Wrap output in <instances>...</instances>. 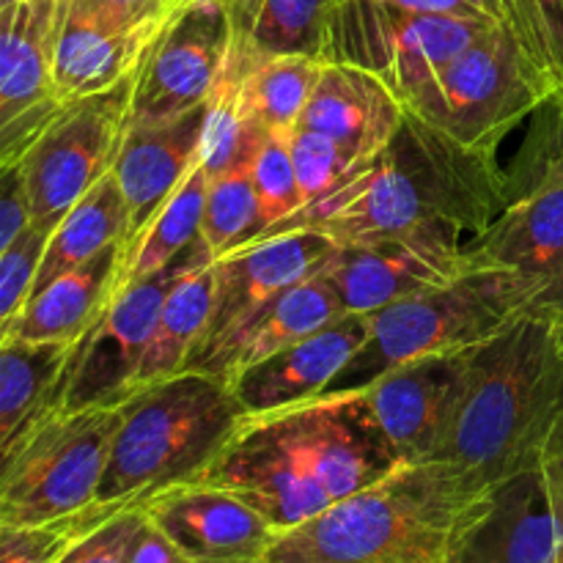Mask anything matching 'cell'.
<instances>
[{
    "label": "cell",
    "instance_id": "6da1fadb",
    "mask_svg": "<svg viewBox=\"0 0 563 563\" xmlns=\"http://www.w3.org/2000/svg\"><path fill=\"white\" fill-rule=\"evenodd\" d=\"M401 465L366 390H344L242 416L234 438L196 482L231 489L286 533Z\"/></svg>",
    "mask_w": 563,
    "mask_h": 563
},
{
    "label": "cell",
    "instance_id": "7a4b0ae2",
    "mask_svg": "<svg viewBox=\"0 0 563 563\" xmlns=\"http://www.w3.org/2000/svg\"><path fill=\"white\" fill-rule=\"evenodd\" d=\"M506 198L509 181L493 152L462 146L407 110L388 146L357 165L344 185L253 240L317 231L335 245H366L438 229L473 240Z\"/></svg>",
    "mask_w": 563,
    "mask_h": 563
},
{
    "label": "cell",
    "instance_id": "3957f363",
    "mask_svg": "<svg viewBox=\"0 0 563 563\" xmlns=\"http://www.w3.org/2000/svg\"><path fill=\"white\" fill-rule=\"evenodd\" d=\"M563 407V346L553 319L522 313L467 350L445 427L429 462L462 467L484 487L537 465Z\"/></svg>",
    "mask_w": 563,
    "mask_h": 563
},
{
    "label": "cell",
    "instance_id": "277c9868",
    "mask_svg": "<svg viewBox=\"0 0 563 563\" xmlns=\"http://www.w3.org/2000/svg\"><path fill=\"white\" fill-rule=\"evenodd\" d=\"M489 489L449 462L401 465L280 533L262 563H451Z\"/></svg>",
    "mask_w": 563,
    "mask_h": 563
},
{
    "label": "cell",
    "instance_id": "5b68a950",
    "mask_svg": "<svg viewBox=\"0 0 563 563\" xmlns=\"http://www.w3.org/2000/svg\"><path fill=\"white\" fill-rule=\"evenodd\" d=\"M245 410L225 377L181 372L124 401L99 500L141 504L196 482L229 445Z\"/></svg>",
    "mask_w": 563,
    "mask_h": 563
},
{
    "label": "cell",
    "instance_id": "8992f818",
    "mask_svg": "<svg viewBox=\"0 0 563 563\" xmlns=\"http://www.w3.org/2000/svg\"><path fill=\"white\" fill-rule=\"evenodd\" d=\"M522 313H537V308L517 275L473 267L454 284L368 313V339L330 383L328 394L368 388L390 368L416 357L471 350Z\"/></svg>",
    "mask_w": 563,
    "mask_h": 563
},
{
    "label": "cell",
    "instance_id": "52a82bcc",
    "mask_svg": "<svg viewBox=\"0 0 563 563\" xmlns=\"http://www.w3.org/2000/svg\"><path fill=\"white\" fill-rule=\"evenodd\" d=\"M124 405L47 412L0 451V526H36L99 500Z\"/></svg>",
    "mask_w": 563,
    "mask_h": 563
},
{
    "label": "cell",
    "instance_id": "ba28073f",
    "mask_svg": "<svg viewBox=\"0 0 563 563\" xmlns=\"http://www.w3.org/2000/svg\"><path fill=\"white\" fill-rule=\"evenodd\" d=\"M550 104L548 86L509 22H498L405 99L412 115L451 141L493 154L520 121Z\"/></svg>",
    "mask_w": 563,
    "mask_h": 563
},
{
    "label": "cell",
    "instance_id": "9c48e42d",
    "mask_svg": "<svg viewBox=\"0 0 563 563\" xmlns=\"http://www.w3.org/2000/svg\"><path fill=\"white\" fill-rule=\"evenodd\" d=\"M495 25L493 20L416 14L388 0H339L324 60L374 71L405 102L427 77L449 66Z\"/></svg>",
    "mask_w": 563,
    "mask_h": 563
},
{
    "label": "cell",
    "instance_id": "30bf717a",
    "mask_svg": "<svg viewBox=\"0 0 563 563\" xmlns=\"http://www.w3.org/2000/svg\"><path fill=\"white\" fill-rule=\"evenodd\" d=\"M135 75L93 97L69 102L20 159L33 223L53 231L64 214L113 170L132 124Z\"/></svg>",
    "mask_w": 563,
    "mask_h": 563
},
{
    "label": "cell",
    "instance_id": "8fae6325",
    "mask_svg": "<svg viewBox=\"0 0 563 563\" xmlns=\"http://www.w3.org/2000/svg\"><path fill=\"white\" fill-rule=\"evenodd\" d=\"M467 253L476 267L517 275L539 317H563V130L537 176L509 190L493 223L467 242Z\"/></svg>",
    "mask_w": 563,
    "mask_h": 563
},
{
    "label": "cell",
    "instance_id": "7c38bea8",
    "mask_svg": "<svg viewBox=\"0 0 563 563\" xmlns=\"http://www.w3.org/2000/svg\"><path fill=\"white\" fill-rule=\"evenodd\" d=\"M234 49L223 0L176 5L148 44L135 75L132 121H163L209 102Z\"/></svg>",
    "mask_w": 563,
    "mask_h": 563
},
{
    "label": "cell",
    "instance_id": "4fadbf2b",
    "mask_svg": "<svg viewBox=\"0 0 563 563\" xmlns=\"http://www.w3.org/2000/svg\"><path fill=\"white\" fill-rule=\"evenodd\" d=\"M335 242L317 231L262 236L225 256L214 258V302L207 333L187 372H218L225 352L245 333L247 324L289 286L317 273Z\"/></svg>",
    "mask_w": 563,
    "mask_h": 563
},
{
    "label": "cell",
    "instance_id": "5bb4252c",
    "mask_svg": "<svg viewBox=\"0 0 563 563\" xmlns=\"http://www.w3.org/2000/svg\"><path fill=\"white\" fill-rule=\"evenodd\" d=\"M69 0L0 9V168L16 165L66 108L55 97V47Z\"/></svg>",
    "mask_w": 563,
    "mask_h": 563
},
{
    "label": "cell",
    "instance_id": "9a60e30c",
    "mask_svg": "<svg viewBox=\"0 0 563 563\" xmlns=\"http://www.w3.org/2000/svg\"><path fill=\"white\" fill-rule=\"evenodd\" d=\"M196 245L163 273L132 280L115 295L108 311L75 346L60 390V407L82 410L99 405H124L135 394V379L146 357L159 308L176 275L190 262Z\"/></svg>",
    "mask_w": 563,
    "mask_h": 563
},
{
    "label": "cell",
    "instance_id": "2e32d148",
    "mask_svg": "<svg viewBox=\"0 0 563 563\" xmlns=\"http://www.w3.org/2000/svg\"><path fill=\"white\" fill-rule=\"evenodd\" d=\"M471 236L460 231H421L366 245H339L319 273L333 284L350 313H374L407 297L454 284L473 264Z\"/></svg>",
    "mask_w": 563,
    "mask_h": 563
},
{
    "label": "cell",
    "instance_id": "e0dca14e",
    "mask_svg": "<svg viewBox=\"0 0 563 563\" xmlns=\"http://www.w3.org/2000/svg\"><path fill=\"white\" fill-rule=\"evenodd\" d=\"M141 509L198 563H262L280 537L247 500L207 482L148 495Z\"/></svg>",
    "mask_w": 563,
    "mask_h": 563
},
{
    "label": "cell",
    "instance_id": "ac0fdd59",
    "mask_svg": "<svg viewBox=\"0 0 563 563\" xmlns=\"http://www.w3.org/2000/svg\"><path fill=\"white\" fill-rule=\"evenodd\" d=\"M207 108L209 102L174 119L130 124L124 146L113 165V176L126 203V262L132 245L141 240L154 214L201 159Z\"/></svg>",
    "mask_w": 563,
    "mask_h": 563
},
{
    "label": "cell",
    "instance_id": "d6986e66",
    "mask_svg": "<svg viewBox=\"0 0 563 563\" xmlns=\"http://www.w3.org/2000/svg\"><path fill=\"white\" fill-rule=\"evenodd\" d=\"M451 563H563V537L537 465L493 484Z\"/></svg>",
    "mask_w": 563,
    "mask_h": 563
},
{
    "label": "cell",
    "instance_id": "ffe728a7",
    "mask_svg": "<svg viewBox=\"0 0 563 563\" xmlns=\"http://www.w3.org/2000/svg\"><path fill=\"white\" fill-rule=\"evenodd\" d=\"M465 361L467 350L423 355L390 368L363 388L385 438L405 465L432 460L454 405Z\"/></svg>",
    "mask_w": 563,
    "mask_h": 563
},
{
    "label": "cell",
    "instance_id": "44dd1931",
    "mask_svg": "<svg viewBox=\"0 0 563 563\" xmlns=\"http://www.w3.org/2000/svg\"><path fill=\"white\" fill-rule=\"evenodd\" d=\"M368 339V313H346L308 339L225 377L245 416L302 405L328 394L330 383Z\"/></svg>",
    "mask_w": 563,
    "mask_h": 563
},
{
    "label": "cell",
    "instance_id": "7402d4cb",
    "mask_svg": "<svg viewBox=\"0 0 563 563\" xmlns=\"http://www.w3.org/2000/svg\"><path fill=\"white\" fill-rule=\"evenodd\" d=\"M407 108L394 88L361 66L324 60L300 124L333 137L357 165L383 152L405 124Z\"/></svg>",
    "mask_w": 563,
    "mask_h": 563
},
{
    "label": "cell",
    "instance_id": "603a6c76",
    "mask_svg": "<svg viewBox=\"0 0 563 563\" xmlns=\"http://www.w3.org/2000/svg\"><path fill=\"white\" fill-rule=\"evenodd\" d=\"M124 269L126 247L124 242H115L86 264L33 291L14 322L0 330V339L58 341L77 346L124 289Z\"/></svg>",
    "mask_w": 563,
    "mask_h": 563
},
{
    "label": "cell",
    "instance_id": "cb8c5ba5",
    "mask_svg": "<svg viewBox=\"0 0 563 563\" xmlns=\"http://www.w3.org/2000/svg\"><path fill=\"white\" fill-rule=\"evenodd\" d=\"M159 25L115 27L69 0L55 47V97L64 104L119 86L141 66Z\"/></svg>",
    "mask_w": 563,
    "mask_h": 563
},
{
    "label": "cell",
    "instance_id": "d4e9b609",
    "mask_svg": "<svg viewBox=\"0 0 563 563\" xmlns=\"http://www.w3.org/2000/svg\"><path fill=\"white\" fill-rule=\"evenodd\" d=\"M212 302L214 258L209 256L203 242L198 240L190 262L176 275L168 295H165L163 308H159L146 357H143V366L135 379V394L148 388V385L187 372V363L192 361L203 333H207Z\"/></svg>",
    "mask_w": 563,
    "mask_h": 563
},
{
    "label": "cell",
    "instance_id": "484cf974",
    "mask_svg": "<svg viewBox=\"0 0 563 563\" xmlns=\"http://www.w3.org/2000/svg\"><path fill=\"white\" fill-rule=\"evenodd\" d=\"M339 291L333 289L322 273L297 280L286 291H280L256 319L245 328V333L234 341L218 366V377H231L297 341L308 339L317 330L328 328L335 319L346 317Z\"/></svg>",
    "mask_w": 563,
    "mask_h": 563
},
{
    "label": "cell",
    "instance_id": "4316f807",
    "mask_svg": "<svg viewBox=\"0 0 563 563\" xmlns=\"http://www.w3.org/2000/svg\"><path fill=\"white\" fill-rule=\"evenodd\" d=\"M75 346L58 341L0 339V451L47 412L60 410Z\"/></svg>",
    "mask_w": 563,
    "mask_h": 563
},
{
    "label": "cell",
    "instance_id": "83f0119b",
    "mask_svg": "<svg viewBox=\"0 0 563 563\" xmlns=\"http://www.w3.org/2000/svg\"><path fill=\"white\" fill-rule=\"evenodd\" d=\"M339 0H229L234 42L253 55H313L324 60Z\"/></svg>",
    "mask_w": 563,
    "mask_h": 563
},
{
    "label": "cell",
    "instance_id": "f1b7e54d",
    "mask_svg": "<svg viewBox=\"0 0 563 563\" xmlns=\"http://www.w3.org/2000/svg\"><path fill=\"white\" fill-rule=\"evenodd\" d=\"M242 58L240 102L247 121L269 130H297L313 97L322 58L313 55H253L234 42Z\"/></svg>",
    "mask_w": 563,
    "mask_h": 563
},
{
    "label": "cell",
    "instance_id": "f546056e",
    "mask_svg": "<svg viewBox=\"0 0 563 563\" xmlns=\"http://www.w3.org/2000/svg\"><path fill=\"white\" fill-rule=\"evenodd\" d=\"M126 236V203L121 196V187L115 181L113 170L102 181L91 187L69 212L64 214L53 229L44 251L42 267L33 291L47 286L58 275L80 267L88 258L102 253L104 247L124 242ZM31 300V297H27Z\"/></svg>",
    "mask_w": 563,
    "mask_h": 563
},
{
    "label": "cell",
    "instance_id": "4dcf8cb0",
    "mask_svg": "<svg viewBox=\"0 0 563 563\" xmlns=\"http://www.w3.org/2000/svg\"><path fill=\"white\" fill-rule=\"evenodd\" d=\"M209 174L198 159L190 174L185 176L174 196L163 203L141 240L132 245L130 262L124 269V286L132 280L148 278L163 273L174 262H179L198 240H201L203 207H207Z\"/></svg>",
    "mask_w": 563,
    "mask_h": 563
},
{
    "label": "cell",
    "instance_id": "1f68e13d",
    "mask_svg": "<svg viewBox=\"0 0 563 563\" xmlns=\"http://www.w3.org/2000/svg\"><path fill=\"white\" fill-rule=\"evenodd\" d=\"M262 135L264 130L258 132L256 141L240 154V159L229 170L209 176L201 242L212 258H220L225 253L236 251V247L247 245L262 231L256 181H253V163H256Z\"/></svg>",
    "mask_w": 563,
    "mask_h": 563
},
{
    "label": "cell",
    "instance_id": "d6a6232c",
    "mask_svg": "<svg viewBox=\"0 0 563 563\" xmlns=\"http://www.w3.org/2000/svg\"><path fill=\"white\" fill-rule=\"evenodd\" d=\"M124 506L130 504L97 500L88 509L58 520L36 522V526H0V563H60L88 531L102 526Z\"/></svg>",
    "mask_w": 563,
    "mask_h": 563
},
{
    "label": "cell",
    "instance_id": "836d02e7",
    "mask_svg": "<svg viewBox=\"0 0 563 563\" xmlns=\"http://www.w3.org/2000/svg\"><path fill=\"white\" fill-rule=\"evenodd\" d=\"M506 22L563 113V0H506Z\"/></svg>",
    "mask_w": 563,
    "mask_h": 563
},
{
    "label": "cell",
    "instance_id": "e575fe53",
    "mask_svg": "<svg viewBox=\"0 0 563 563\" xmlns=\"http://www.w3.org/2000/svg\"><path fill=\"white\" fill-rule=\"evenodd\" d=\"M291 132L295 130H269L264 132L262 143H258L253 181H256L262 231L306 207L300 181H297L295 157H291Z\"/></svg>",
    "mask_w": 563,
    "mask_h": 563
},
{
    "label": "cell",
    "instance_id": "d590c367",
    "mask_svg": "<svg viewBox=\"0 0 563 563\" xmlns=\"http://www.w3.org/2000/svg\"><path fill=\"white\" fill-rule=\"evenodd\" d=\"M291 157H295L297 181H300L306 207L344 185L357 168L355 159L333 137L308 130V126H297L291 132Z\"/></svg>",
    "mask_w": 563,
    "mask_h": 563
},
{
    "label": "cell",
    "instance_id": "8d00e7d4",
    "mask_svg": "<svg viewBox=\"0 0 563 563\" xmlns=\"http://www.w3.org/2000/svg\"><path fill=\"white\" fill-rule=\"evenodd\" d=\"M49 234L53 231L33 223L9 247L0 251V330H5L14 322V317L22 311L27 297L33 295Z\"/></svg>",
    "mask_w": 563,
    "mask_h": 563
},
{
    "label": "cell",
    "instance_id": "74e56055",
    "mask_svg": "<svg viewBox=\"0 0 563 563\" xmlns=\"http://www.w3.org/2000/svg\"><path fill=\"white\" fill-rule=\"evenodd\" d=\"M143 509L141 504H130L115 511L113 517L88 531L60 563H126L130 555V542L137 531Z\"/></svg>",
    "mask_w": 563,
    "mask_h": 563
},
{
    "label": "cell",
    "instance_id": "f35d334b",
    "mask_svg": "<svg viewBox=\"0 0 563 563\" xmlns=\"http://www.w3.org/2000/svg\"><path fill=\"white\" fill-rule=\"evenodd\" d=\"M33 225L31 196L20 165L0 168V251Z\"/></svg>",
    "mask_w": 563,
    "mask_h": 563
},
{
    "label": "cell",
    "instance_id": "ab89813d",
    "mask_svg": "<svg viewBox=\"0 0 563 563\" xmlns=\"http://www.w3.org/2000/svg\"><path fill=\"white\" fill-rule=\"evenodd\" d=\"M77 3L86 5L88 11L102 16L110 25L126 27V31L163 25L170 11L176 9L174 0H77Z\"/></svg>",
    "mask_w": 563,
    "mask_h": 563
},
{
    "label": "cell",
    "instance_id": "60d3db41",
    "mask_svg": "<svg viewBox=\"0 0 563 563\" xmlns=\"http://www.w3.org/2000/svg\"><path fill=\"white\" fill-rule=\"evenodd\" d=\"M537 467L542 473L544 489H548V498L553 504L555 520H559L563 537V407L559 416H555V421L550 423L542 445H539Z\"/></svg>",
    "mask_w": 563,
    "mask_h": 563
},
{
    "label": "cell",
    "instance_id": "b9f144b4",
    "mask_svg": "<svg viewBox=\"0 0 563 563\" xmlns=\"http://www.w3.org/2000/svg\"><path fill=\"white\" fill-rule=\"evenodd\" d=\"M126 563H198L192 555H187L152 517L143 511L137 531L130 542V555Z\"/></svg>",
    "mask_w": 563,
    "mask_h": 563
},
{
    "label": "cell",
    "instance_id": "7bdbcfd3",
    "mask_svg": "<svg viewBox=\"0 0 563 563\" xmlns=\"http://www.w3.org/2000/svg\"><path fill=\"white\" fill-rule=\"evenodd\" d=\"M416 14L467 16V20L506 22V0H388Z\"/></svg>",
    "mask_w": 563,
    "mask_h": 563
},
{
    "label": "cell",
    "instance_id": "ee69618b",
    "mask_svg": "<svg viewBox=\"0 0 563 563\" xmlns=\"http://www.w3.org/2000/svg\"><path fill=\"white\" fill-rule=\"evenodd\" d=\"M555 333H559V341H561V346H563V317L555 319Z\"/></svg>",
    "mask_w": 563,
    "mask_h": 563
},
{
    "label": "cell",
    "instance_id": "f6af8a7d",
    "mask_svg": "<svg viewBox=\"0 0 563 563\" xmlns=\"http://www.w3.org/2000/svg\"><path fill=\"white\" fill-rule=\"evenodd\" d=\"M185 3H192V0H174V5H185ZM225 5H229V0H223Z\"/></svg>",
    "mask_w": 563,
    "mask_h": 563
},
{
    "label": "cell",
    "instance_id": "bcb514c9",
    "mask_svg": "<svg viewBox=\"0 0 563 563\" xmlns=\"http://www.w3.org/2000/svg\"><path fill=\"white\" fill-rule=\"evenodd\" d=\"M11 3H16V0H0V9H5V5H11Z\"/></svg>",
    "mask_w": 563,
    "mask_h": 563
}]
</instances>
